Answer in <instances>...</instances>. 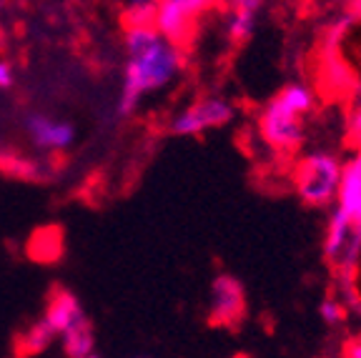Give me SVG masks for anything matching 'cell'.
<instances>
[{"label": "cell", "mask_w": 361, "mask_h": 358, "mask_svg": "<svg viewBox=\"0 0 361 358\" xmlns=\"http://www.w3.org/2000/svg\"><path fill=\"white\" fill-rule=\"evenodd\" d=\"M25 130L40 151H66V148L73 146L75 140L73 123L61 121V118L43 116V113H33V116L25 118Z\"/></svg>", "instance_id": "8992f818"}, {"label": "cell", "mask_w": 361, "mask_h": 358, "mask_svg": "<svg viewBox=\"0 0 361 358\" xmlns=\"http://www.w3.org/2000/svg\"><path fill=\"white\" fill-rule=\"evenodd\" d=\"M243 308V288L231 276H219L211 285V319L214 321H233Z\"/></svg>", "instance_id": "9c48e42d"}, {"label": "cell", "mask_w": 361, "mask_h": 358, "mask_svg": "<svg viewBox=\"0 0 361 358\" xmlns=\"http://www.w3.org/2000/svg\"><path fill=\"white\" fill-rule=\"evenodd\" d=\"M326 73H329V78H331V83L334 85H341L344 83H349V68H346V63L341 61L338 56H331L329 58V63H326Z\"/></svg>", "instance_id": "2e32d148"}, {"label": "cell", "mask_w": 361, "mask_h": 358, "mask_svg": "<svg viewBox=\"0 0 361 358\" xmlns=\"http://www.w3.org/2000/svg\"><path fill=\"white\" fill-rule=\"evenodd\" d=\"M314 106V93L306 85H286L281 93L269 103L261 116V133L276 148H296L304 138L301 116Z\"/></svg>", "instance_id": "7a4b0ae2"}, {"label": "cell", "mask_w": 361, "mask_h": 358, "mask_svg": "<svg viewBox=\"0 0 361 358\" xmlns=\"http://www.w3.org/2000/svg\"><path fill=\"white\" fill-rule=\"evenodd\" d=\"M53 338H56V333L51 331V326L40 319L38 323L30 326L25 333H20V338H18V356H23V358L38 356V353H43L45 348L51 346Z\"/></svg>", "instance_id": "8fae6325"}, {"label": "cell", "mask_w": 361, "mask_h": 358, "mask_svg": "<svg viewBox=\"0 0 361 358\" xmlns=\"http://www.w3.org/2000/svg\"><path fill=\"white\" fill-rule=\"evenodd\" d=\"M231 118H233L231 103L221 101V98H206V101H198L191 108H186V111H180L173 118L171 130L176 135H198L203 130L228 123Z\"/></svg>", "instance_id": "5b68a950"}, {"label": "cell", "mask_w": 361, "mask_h": 358, "mask_svg": "<svg viewBox=\"0 0 361 358\" xmlns=\"http://www.w3.org/2000/svg\"><path fill=\"white\" fill-rule=\"evenodd\" d=\"M356 161H361V146H359V158H356Z\"/></svg>", "instance_id": "ffe728a7"}, {"label": "cell", "mask_w": 361, "mask_h": 358, "mask_svg": "<svg viewBox=\"0 0 361 358\" xmlns=\"http://www.w3.org/2000/svg\"><path fill=\"white\" fill-rule=\"evenodd\" d=\"M13 80H16V73H13L11 63L0 61V90H3V88H11Z\"/></svg>", "instance_id": "e0dca14e"}, {"label": "cell", "mask_w": 361, "mask_h": 358, "mask_svg": "<svg viewBox=\"0 0 361 358\" xmlns=\"http://www.w3.org/2000/svg\"><path fill=\"white\" fill-rule=\"evenodd\" d=\"M43 321L51 326V331L56 333V336H63V333H68V331L88 323V321H85L83 306H80V301L71 291L53 293V298L48 301V306H45Z\"/></svg>", "instance_id": "52a82bcc"}, {"label": "cell", "mask_w": 361, "mask_h": 358, "mask_svg": "<svg viewBox=\"0 0 361 358\" xmlns=\"http://www.w3.org/2000/svg\"><path fill=\"white\" fill-rule=\"evenodd\" d=\"M322 314H324V319H326L329 323H334V321H338V316H341V311H338L336 303L326 301V303H324V306H322Z\"/></svg>", "instance_id": "ac0fdd59"}, {"label": "cell", "mask_w": 361, "mask_h": 358, "mask_svg": "<svg viewBox=\"0 0 361 358\" xmlns=\"http://www.w3.org/2000/svg\"><path fill=\"white\" fill-rule=\"evenodd\" d=\"M63 251V235L56 228L38 230L30 241V253L35 261H56Z\"/></svg>", "instance_id": "4fadbf2b"}, {"label": "cell", "mask_w": 361, "mask_h": 358, "mask_svg": "<svg viewBox=\"0 0 361 358\" xmlns=\"http://www.w3.org/2000/svg\"><path fill=\"white\" fill-rule=\"evenodd\" d=\"M341 180V163L329 153H314L304 158V163L296 171V188L299 196L311 206H324L338 190Z\"/></svg>", "instance_id": "3957f363"}, {"label": "cell", "mask_w": 361, "mask_h": 358, "mask_svg": "<svg viewBox=\"0 0 361 358\" xmlns=\"http://www.w3.org/2000/svg\"><path fill=\"white\" fill-rule=\"evenodd\" d=\"M346 358H361V338L356 343H351L349 353H346Z\"/></svg>", "instance_id": "d6986e66"}, {"label": "cell", "mask_w": 361, "mask_h": 358, "mask_svg": "<svg viewBox=\"0 0 361 358\" xmlns=\"http://www.w3.org/2000/svg\"><path fill=\"white\" fill-rule=\"evenodd\" d=\"M349 135L354 143L361 146V83L351 90V106H349Z\"/></svg>", "instance_id": "9a60e30c"}, {"label": "cell", "mask_w": 361, "mask_h": 358, "mask_svg": "<svg viewBox=\"0 0 361 358\" xmlns=\"http://www.w3.org/2000/svg\"><path fill=\"white\" fill-rule=\"evenodd\" d=\"M153 18H156V3H148V0H135L123 11L126 30L153 28Z\"/></svg>", "instance_id": "5bb4252c"}, {"label": "cell", "mask_w": 361, "mask_h": 358, "mask_svg": "<svg viewBox=\"0 0 361 358\" xmlns=\"http://www.w3.org/2000/svg\"><path fill=\"white\" fill-rule=\"evenodd\" d=\"M63 348H66L68 358H93V348H96L93 328L88 323H83L78 328L63 333Z\"/></svg>", "instance_id": "7c38bea8"}, {"label": "cell", "mask_w": 361, "mask_h": 358, "mask_svg": "<svg viewBox=\"0 0 361 358\" xmlns=\"http://www.w3.org/2000/svg\"><path fill=\"white\" fill-rule=\"evenodd\" d=\"M338 211L351 221V228L361 235V161H351L341 168V180H338Z\"/></svg>", "instance_id": "ba28073f"}, {"label": "cell", "mask_w": 361, "mask_h": 358, "mask_svg": "<svg viewBox=\"0 0 361 358\" xmlns=\"http://www.w3.org/2000/svg\"><path fill=\"white\" fill-rule=\"evenodd\" d=\"M209 8V3L201 0H164L156 3V18L153 30L171 45H178L191 35L198 16Z\"/></svg>", "instance_id": "277c9868"}, {"label": "cell", "mask_w": 361, "mask_h": 358, "mask_svg": "<svg viewBox=\"0 0 361 358\" xmlns=\"http://www.w3.org/2000/svg\"><path fill=\"white\" fill-rule=\"evenodd\" d=\"M261 3L256 0H243L236 3L233 11L226 18V33L231 40H248L256 30V13H259Z\"/></svg>", "instance_id": "30bf717a"}, {"label": "cell", "mask_w": 361, "mask_h": 358, "mask_svg": "<svg viewBox=\"0 0 361 358\" xmlns=\"http://www.w3.org/2000/svg\"><path fill=\"white\" fill-rule=\"evenodd\" d=\"M126 51L128 63L121 85L118 116L133 113L146 93L166 88L183 66L178 45H171L153 28L126 30Z\"/></svg>", "instance_id": "6da1fadb"}]
</instances>
